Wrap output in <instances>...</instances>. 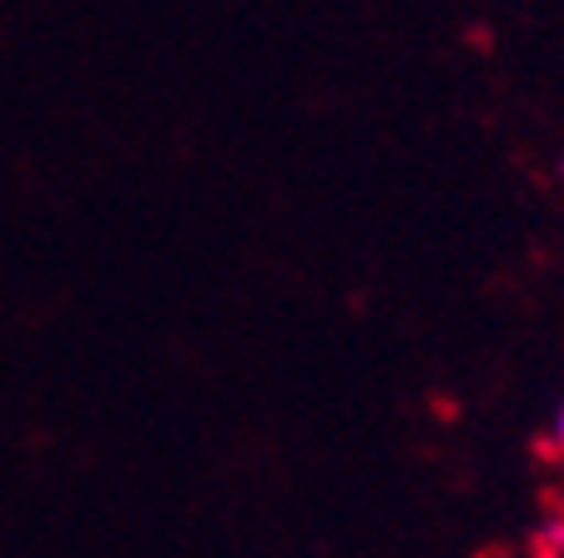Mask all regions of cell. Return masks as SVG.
I'll return each mask as SVG.
<instances>
[{
	"mask_svg": "<svg viewBox=\"0 0 564 558\" xmlns=\"http://www.w3.org/2000/svg\"><path fill=\"white\" fill-rule=\"evenodd\" d=\"M554 448H560V458H564V407H560V418H554Z\"/></svg>",
	"mask_w": 564,
	"mask_h": 558,
	"instance_id": "6da1fadb",
	"label": "cell"
}]
</instances>
